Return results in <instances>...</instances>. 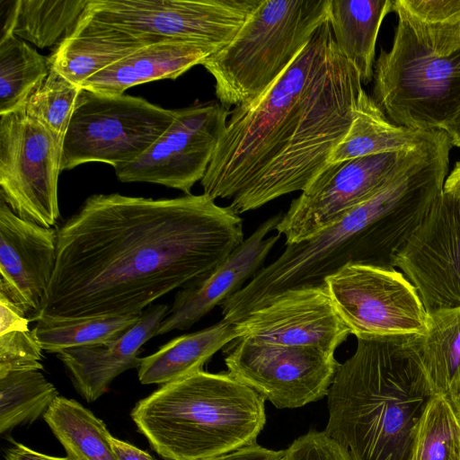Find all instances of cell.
<instances>
[{
	"mask_svg": "<svg viewBox=\"0 0 460 460\" xmlns=\"http://www.w3.org/2000/svg\"><path fill=\"white\" fill-rule=\"evenodd\" d=\"M362 84L327 20L262 95L230 112L203 193L240 215L303 191L347 133Z\"/></svg>",
	"mask_w": 460,
	"mask_h": 460,
	"instance_id": "2",
	"label": "cell"
},
{
	"mask_svg": "<svg viewBox=\"0 0 460 460\" xmlns=\"http://www.w3.org/2000/svg\"><path fill=\"white\" fill-rule=\"evenodd\" d=\"M212 53L187 41H163L144 46L89 77L81 88L106 96L123 95L147 82L175 79Z\"/></svg>",
	"mask_w": 460,
	"mask_h": 460,
	"instance_id": "20",
	"label": "cell"
},
{
	"mask_svg": "<svg viewBox=\"0 0 460 460\" xmlns=\"http://www.w3.org/2000/svg\"><path fill=\"white\" fill-rule=\"evenodd\" d=\"M413 460H460V416L446 395L435 394L418 426Z\"/></svg>",
	"mask_w": 460,
	"mask_h": 460,
	"instance_id": "31",
	"label": "cell"
},
{
	"mask_svg": "<svg viewBox=\"0 0 460 460\" xmlns=\"http://www.w3.org/2000/svg\"><path fill=\"white\" fill-rule=\"evenodd\" d=\"M420 358L434 393L448 396L460 383V307L429 314Z\"/></svg>",
	"mask_w": 460,
	"mask_h": 460,
	"instance_id": "27",
	"label": "cell"
},
{
	"mask_svg": "<svg viewBox=\"0 0 460 460\" xmlns=\"http://www.w3.org/2000/svg\"><path fill=\"white\" fill-rule=\"evenodd\" d=\"M372 98L393 123L425 131L442 128L460 111V49L428 53L401 21L392 48L374 66Z\"/></svg>",
	"mask_w": 460,
	"mask_h": 460,
	"instance_id": "8",
	"label": "cell"
},
{
	"mask_svg": "<svg viewBox=\"0 0 460 460\" xmlns=\"http://www.w3.org/2000/svg\"><path fill=\"white\" fill-rule=\"evenodd\" d=\"M243 240L240 215L204 193L92 195L57 229L56 265L39 317L140 315L206 277Z\"/></svg>",
	"mask_w": 460,
	"mask_h": 460,
	"instance_id": "1",
	"label": "cell"
},
{
	"mask_svg": "<svg viewBox=\"0 0 460 460\" xmlns=\"http://www.w3.org/2000/svg\"><path fill=\"white\" fill-rule=\"evenodd\" d=\"M0 334L29 330V317L3 294H0Z\"/></svg>",
	"mask_w": 460,
	"mask_h": 460,
	"instance_id": "35",
	"label": "cell"
},
{
	"mask_svg": "<svg viewBox=\"0 0 460 460\" xmlns=\"http://www.w3.org/2000/svg\"><path fill=\"white\" fill-rule=\"evenodd\" d=\"M140 316L107 315L73 319L40 316L32 331L44 351L57 354L66 349L117 340L134 326Z\"/></svg>",
	"mask_w": 460,
	"mask_h": 460,
	"instance_id": "29",
	"label": "cell"
},
{
	"mask_svg": "<svg viewBox=\"0 0 460 460\" xmlns=\"http://www.w3.org/2000/svg\"><path fill=\"white\" fill-rule=\"evenodd\" d=\"M169 309L164 304L151 305L137 323L117 340L66 349L57 353L74 387L85 401H96L109 390L111 383L119 375L139 367L141 347L156 335Z\"/></svg>",
	"mask_w": 460,
	"mask_h": 460,
	"instance_id": "19",
	"label": "cell"
},
{
	"mask_svg": "<svg viewBox=\"0 0 460 460\" xmlns=\"http://www.w3.org/2000/svg\"><path fill=\"white\" fill-rule=\"evenodd\" d=\"M429 314L460 307V201L442 192L394 260Z\"/></svg>",
	"mask_w": 460,
	"mask_h": 460,
	"instance_id": "15",
	"label": "cell"
},
{
	"mask_svg": "<svg viewBox=\"0 0 460 460\" xmlns=\"http://www.w3.org/2000/svg\"><path fill=\"white\" fill-rule=\"evenodd\" d=\"M50 68L47 57L13 32H1L0 115L10 113L24 105Z\"/></svg>",
	"mask_w": 460,
	"mask_h": 460,
	"instance_id": "28",
	"label": "cell"
},
{
	"mask_svg": "<svg viewBox=\"0 0 460 460\" xmlns=\"http://www.w3.org/2000/svg\"><path fill=\"white\" fill-rule=\"evenodd\" d=\"M421 335L358 340L327 394L324 433L349 460H413L417 429L436 394L420 358Z\"/></svg>",
	"mask_w": 460,
	"mask_h": 460,
	"instance_id": "4",
	"label": "cell"
},
{
	"mask_svg": "<svg viewBox=\"0 0 460 460\" xmlns=\"http://www.w3.org/2000/svg\"><path fill=\"white\" fill-rule=\"evenodd\" d=\"M111 444L119 460H155L147 452L114 437Z\"/></svg>",
	"mask_w": 460,
	"mask_h": 460,
	"instance_id": "38",
	"label": "cell"
},
{
	"mask_svg": "<svg viewBox=\"0 0 460 460\" xmlns=\"http://www.w3.org/2000/svg\"><path fill=\"white\" fill-rule=\"evenodd\" d=\"M4 460H71L67 456L57 457L37 452L28 447L16 443L9 447Z\"/></svg>",
	"mask_w": 460,
	"mask_h": 460,
	"instance_id": "37",
	"label": "cell"
},
{
	"mask_svg": "<svg viewBox=\"0 0 460 460\" xmlns=\"http://www.w3.org/2000/svg\"><path fill=\"white\" fill-rule=\"evenodd\" d=\"M324 283L357 340L427 332L429 313L416 288L394 267L348 264Z\"/></svg>",
	"mask_w": 460,
	"mask_h": 460,
	"instance_id": "12",
	"label": "cell"
},
{
	"mask_svg": "<svg viewBox=\"0 0 460 460\" xmlns=\"http://www.w3.org/2000/svg\"><path fill=\"white\" fill-rule=\"evenodd\" d=\"M61 154L24 105L0 115V197L16 216L49 228L57 223Z\"/></svg>",
	"mask_w": 460,
	"mask_h": 460,
	"instance_id": "11",
	"label": "cell"
},
{
	"mask_svg": "<svg viewBox=\"0 0 460 460\" xmlns=\"http://www.w3.org/2000/svg\"><path fill=\"white\" fill-rule=\"evenodd\" d=\"M443 191L460 201V162L456 164L453 171L446 178Z\"/></svg>",
	"mask_w": 460,
	"mask_h": 460,
	"instance_id": "39",
	"label": "cell"
},
{
	"mask_svg": "<svg viewBox=\"0 0 460 460\" xmlns=\"http://www.w3.org/2000/svg\"><path fill=\"white\" fill-rule=\"evenodd\" d=\"M230 110L218 101L177 109L170 127L137 159L114 168L122 182H149L190 194L203 179Z\"/></svg>",
	"mask_w": 460,
	"mask_h": 460,
	"instance_id": "14",
	"label": "cell"
},
{
	"mask_svg": "<svg viewBox=\"0 0 460 460\" xmlns=\"http://www.w3.org/2000/svg\"><path fill=\"white\" fill-rule=\"evenodd\" d=\"M330 0H262L225 48L201 65L230 110L262 95L329 19Z\"/></svg>",
	"mask_w": 460,
	"mask_h": 460,
	"instance_id": "6",
	"label": "cell"
},
{
	"mask_svg": "<svg viewBox=\"0 0 460 460\" xmlns=\"http://www.w3.org/2000/svg\"><path fill=\"white\" fill-rule=\"evenodd\" d=\"M284 460H349L346 452L324 431L310 430L286 449Z\"/></svg>",
	"mask_w": 460,
	"mask_h": 460,
	"instance_id": "34",
	"label": "cell"
},
{
	"mask_svg": "<svg viewBox=\"0 0 460 460\" xmlns=\"http://www.w3.org/2000/svg\"><path fill=\"white\" fill-rule=\"evenodd\" d=\"M58 396L56 387L39 370L12 371L1 376V434L44 416Z\"/></svg>",
	"mask_w": 460,
	"mask_h": 460,
	"instance_id": "30",
	"label": "cell"
},
{
	"mask_svg": "<svg viewBox=\"0 0 460 460\" xmlns=\"http://www.w3.org/2000/svg\"><path fill=\"white\" fill-rule=\"evenodd\" d=\"M225 364L231 376L276 408L295 409L326 396L341 363L334 353L314 347L237 338L225 350Z\"/></svg>",
	"mask_w": 460,
	"mask_h": 460,
	"instance_id": "13",
	"label": "cell"
},
{
	"mask_svg": "<svg viewBox=\"0 0 460 460\" xmlns=\"http://www.w3.org/2000/svg\"><path fill=\"white\" fill-rule=\"evenodd\" d=\"M416 149L328 164L282 215L276 231L287 244L309 240L339 222L427 155L444 137Z\"/></svg>",
	"mask_w": 460,
	"mask_h": 460,
	"instance_id": "10",
	"label": "cell"
},
{
	"mask_svg": "<svg viewBox=\"0 0 460 460\" xmlns=\"http://www.w3.org/2000/svg\"><path fill=\"white\" fill-rule=\"evenodd\" d=\"M392 12L428 53L446 57L460 49V0H392Z\"/></svg>",
	"mask_w": 460,
	"mask_h": 460,
	"instance_id": "26",
	"label": "cell"
},
{
	"mask_svg": "<svg viewBox=\"0 0 460 460\" xmlns=\"http://www.w3.org/2000/svg\"><path fill=\"white\" fill-rule=\"evenodd\" d=\"M57 260V230L16 216L0 198V294L31 321L40 314Z\"/></svg>",
	"mask_w": 460,
	"mask_h": 460,
	"instance_id": "17",
	"label": "cell"
},
{
	"mask_svg": "<svg viewBox=\"0 0 460 460\" xmlns=\"http://www.w3.org/2000/svg\"><path fill=\"white\" fill-rule=\"evenodd\" d=\"M71 460H119L105 423L74 399L58 396L43 416Z\"/></svg>",
	"mask_w": 460,
	"mask_h": 460,
	"instance_id": "24",
	"label": "cell"
},
{
	"mask_svg": "<svg viewBox=\"0 0 460 460\" xmlns=\"http://www.w3.org/2000/svg\"><path fill=\"white\" fill-rule=\"evenodd\" d=\"M81 90L51 67L24 104L26 111L50 131L61 147Z\"/></svg>",
	"mask_w": 460,
	"mask_h": 460,
	"instance_id": "32",
	"label": "cell"
},
{
	"mask_svg": "<svg viewBox=\"0 0 460 460\" xmlns=\"http://www.w3.org/2000/svg\"><path fill=\"white\" fill-rule=\"evenodd\" d=\"M282 215L279 213L262 222L210 273L180 289L156 335L190 328L241 289L263 267L268 254L279 240V234H269L276 229Z\"/></svg>",
	"mask_w": 460,
	"mask_h": 460,
	"instance_id": "18",
	"label": "cell"
},
{
	"mask_svg": "<svg viewBox=\"0 0 460 460\" xmlns=\"http://www.w3.org/2000/svg\"><path fill=\"white\" fill-rule=\"evenodd\" d=\"M239 338L234 323L222 319L200 331L171 340L156 352L140 358L139 381L166 385L196 371L219 349Z\"/></svg>",
	"mask_w": 460,
	"mask_h": 460,
	"instance_id": "22",
	"label": "cell"
},
{
	"mask_svg": "<svg viewBox=\"0 0 460 460\" xmlns=\"http://www.w3.org/2000/svg\"><path fill=\"white\" fill-rule=\"evenodd\" d=\"M42 350L32 330L0 334V376L12 371L41 370Z\"/></svg>",
	"mask_w": 460,
	"mask_h": 460,
	"instance_id": "33",
	"label": "cell"
},
{
	"mask_svg": "<svg viewBox=\"0 0 460 460\" xmlns=\"http://www.w3.org/2000/svg\"><path fill=\"white\" fill-rule=\"evenodd\" d=\"M131 418L165 460H209L256 443L265 400L228 372L202 369L140 400Z\"/></svg>",
	"mask_w": 460,
	"mask_h": 460,
	"instance_id": "5",
	"label": "cell"
},
{
	"mask_svg": "<svg viewBox=\"0 0 460 460\" xmlns=\"http://www.w3.org/2000/svg\"><path fill=\"white\" fill-rule=\"evenodd\" d=\"M88 1H11L1 32H13L40 49L57 46L75 25Z\"/></svg>",
	"mask_w": 460,
	"mask_h": 460,
	"instance_id": "25",
	"label": "cell"
},
{
	"mask_svg": "<svg viewBox=\"0 0 460 460\" xmlns=\"http://www.w3.org/2000/svg\"><path fill=\"white\" fill-rule=\"evenodd\" d=\"M390 12L392 0H330L328 20L333 39L364 84L373 81L376 39Z\"/></svg>",
	"mask_w": 460,
	"mask_h": 460,
	"instance_id": "23",
	"label": "cell"
},
{
	"mask_svg": "<svg viewBox=\"0 0 460 460\" xmlns=\"http://www.w3.org/2000/svg\"><path fill=\"white\" fill-rule=\"evenodd\" d=\"M176 116L177 110L141 97L106 96L82 89L63 141L61 172L90 162L113 168L131 163L159 138Z\"/></svg>",
	"mask_w": 460,
	"mask_h": 460,
	"instance_id": "9",
	"label": "cell"
},
{
	"mask_svg": "<svg viewBox=\"0 0 460 460\" xmlns=\"http://www.w3.org/2000/svg\"><path fill=\"white\" fill-rule=\"evenodd\" d=\"M262 0H89L75 26L144 47L163 41L201 45L212 54L237 34Z\"/></svg>",
	"mask_w": 460,
	"mask_h": 460,
	"instance_id": "7",
	"label": "cell"
},
{
	"mask_svg": "<svg viewBox=\"0 0 460 460\" xmlns=\"http://www.w3.org/2000/svg\"><path fill=\"white\" fill-rule=\"evenodd\" d=\"M447 397L449 398L455 410L460 416V383Z\"/></svg>",
	"mask_w": 460,
	"mask_h": 460,
	"instance_id": "41",
	"label": "cell"
},
{
	"mask_svg": "<svg viewBox=\"0 0 460 460\" xmlns=\"http://www.w3.org/2000/svg\"><path fill=\"white\" fill-rule=\"evenodd\" d=\"M452 146L460 148V111L443 128Z\"/></svg>",
	"mask_w": 460,
	"mask_h": 460,
	"instance_id": "40",
	"label": "cell"
},
{
	"mask_svg": "<svg viewBox=\"0 0 460 460\" xmlns=\"http://www.w3.org/2000/svg\"><path fill=\"white\" fill-rule=\"evenodd\" d=\"M447 172V159L429 153L336 224L287 244L220 305L223 319L236 323L282 292L325 286L327 277L348 264L394 267L396 255L442 192Z\"/></svg>",
	"mask_w": 460,
	"mask_h": 460,
	"instance_id": "3",
	"label": "cell"
},
{
	"mask_svg": "<svg viewBox=\"0 0 460 460\" xmlns=\"http://www.w3.org/2000/svg\"><path fill=\"white\" fill-rule=\"evenodd\" d=\"M442 130H417L390 121L374 99L363 90L351 124L332 151L328 164L382 153L416 149L437 139Z\"/></svg>",
	"mask_w": 460,
	"mask_h": 460,
	"instance_id": "21",
	"label": "cell"
},
{
	"mask_svg": "<svg viewBox=\"0 0 460 460\" xmlns=\"http://www.w3.org/2000/svg\"><path fill=\"white\" fill-rule=\"evenodd\" d=\"M286 449L272 450L253 443L209 460H284Z\"/></svg>",
	"mask_w": 460,
	"mask_h": 460,
	"instance_id": "36",
	"label": "cell"
},
{
	"mask_svg": "<svg viewBox=\"0 0 460 460\" xmlns=\"http://www.w3.org/2000/svg\"><path fill=\"white\" fill-rule=\"evenodd\" d=\"M239 338L280 346H307L334 353L351 334L326 285L282 292L234 323Z\"/></svg>",
	"mask_w": 460,
	"mask_h": 460,
	"instance_id": "16",
	"label": "cell"
}]
</instances>
